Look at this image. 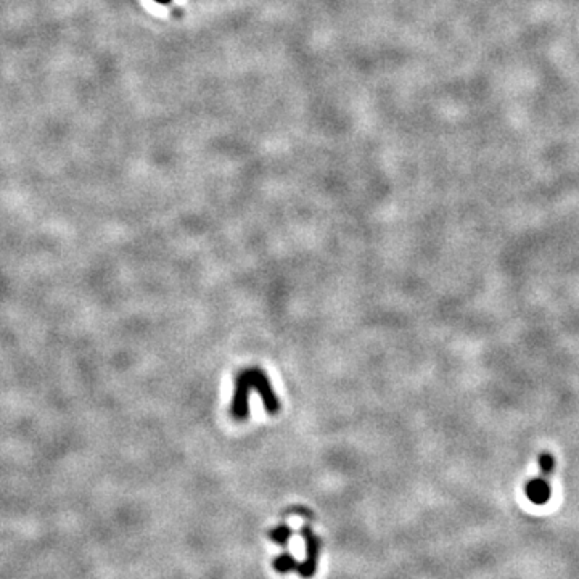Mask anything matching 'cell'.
I'll use <instances>...</instances> for the list:
<instances>
[{
  "label": "cell",
  "mask_w": 579,
  "mask_h": 579,
  "mask_svg": "<svg viewBox=\"0 0 579 579\" xmlns=\"http://www.w3.org/2000/svg\"><path fill=\"white\" fill-rule=\"evenodd\" d=\"M525 494L534 505H545L552 496V489L545 478H533L526 482Z\"/></svg>",
  "instance_id": "1"
},
{
  "label": "cell",
  "mask_w": 579,
  "mask_h": 579,
  "mask_svg": "<svg viewBox=\"0 0 579 579\" xmlns=\"http://www.w3.org/2000/svg\"><path fill=\"white\" fill-rule=\"evenodd\" d=\"M539 468L540 471L544 473V476H549L552 475L553 470H555V458L552 454L549 452H542L539 456Z\"/></svg>",
  "instance_id": "2"
},
{
  "label": "cell",
  "mask_w": 579,
  "mask_h": 579,
  "mask_svg": "<svg viewBox=\"0 0 579 579\" xmlns=\"http://www.w3.org/2000/svg\"><path fill=\"white\" fill-rule=\"evenodd\" d=\"M156 2L158 3H169V2H171V0H156Z\"/></svg>",
  "instance_id": "3"
}]
</instances>
